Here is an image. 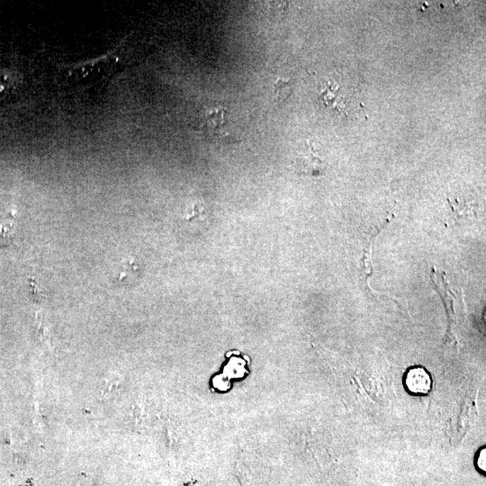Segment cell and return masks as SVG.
Masks as SVG:
<instances>
[{
    "mask_svg": "<svg viewBox=\"0 0 486 486\" xmlns=\"http://www.w3.org/2000/svg\"><path fill=\"white\" fill-rule=\"evenodd\" d=\"M116 51L118 49L109 51L102 56L63 67L70 80L79 83H89V81L99 79L111 69L118 56Z\"/></svg>",
    "mask_w": 486,
    "mask_h": 486,
    "instance_id": "cell-1",
    "label": "cell"
},
{
    "mask_svg": "<svg viewBox=\"0 0 486 486\" xmlns=\"http://www.w3.org/2000/svg\"><path fill=\"white\" fill-rule=\"evenodd\" d=\"M405 387L410 393L426 394L432 389V378L425 369L420 367L410 368L404 377Z\"/></svg>",
    "mask_w": 486,
    "mask_h": 486,
    "instance_id": "cell-2",
    "label": "cell"
},
{
    "mask_svg": "<svg viewBox=\"0 0 486 486\" xmlns=\"http://www.w3.org/2000/svg\"><path fill=\"white\" fill-rule=\"evenodd\" d=\"M122 378L119 375L110 374L104 379L101 387H100V394L103 399L113 397L116 392H118L121 387Z\"/></svg>",
    "mask_w": 486,
    "mask_h": 486,
    "instance_id": "cell-3",
    "label": "cell"
},
{
    "mask_svg": "<svg viewBox=\"0 0 486 486\" xmlns=\"http://www.w3.org/2000/svg\"><path fill=\"white\" fill-rule=\"evenodd\" d=\"M292 81L278 77L274 83L275 96L278 101H285L292 94Z\"/></svg>",
    "mask_w": 486,
    "mask_h": 486,
    "instance_id": "cell-4",
    "label": "cell"
}]
</instances>
